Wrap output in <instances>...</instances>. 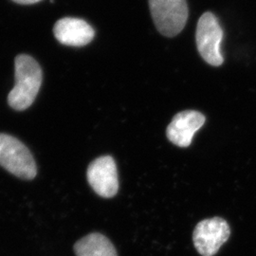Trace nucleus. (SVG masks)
I'll list each match as a JSON object with an SVG mask.
<instances>
[{"label": "nucleus", "instance_id": "nucleus-4", "mask_svg": "<svg viewBox=\"0 0 256 256\" xmlns=\"http://www.w3.org/2000/svg\"><path fill=\"white\" fill-rule=\"evenodd\" d=\"M151 16L156 30L166 37L182 32L188 19L186 0H149Z\"/></svg>", "mask_w": 256, "mask_h": 256}, {"label": "nucleus", "instance_id": "nucleus-3", "mask_svg": "<svg viewBox=\"0 0 256 256\" xmlns=\"http://www.w3.org/2000/svg\"><path fill=\"white\" fill-rule=\"evenodd\" d=\"M224 37L220 20L210 12H206L198 19L196 41L203 60L214 66H220L224 62L220 46Z\"/></svg>", "mask_w": 256, "mask_h": 256}, {"label": "nucleus", "instance_id": "nucleus-2", "mask_svg": "<svg viewBox=\"0 0 256 256\" xmlns=\"http://www.w3.org/2000/svg\"><path fill=\"white\" fill-rule=\"evenodd\" d=\"M0 165L22 180L36 176V160L30 151L16 138L0 134Z\"/></svg>", "mask_w": 256, "mask_h": 256}, {"label": "nucleus", "instance_id": "nucleus-1", "mask_svg": "<svg viewBox=\"0 0 256 256\" xmlns=\"http://www.w3.org/2000/svg\"><path fill=\"white\" fill-rule=\"evenodd\" d=\"M16 84L8 96L10 106L23 111L28 108L40 90L43 74L36 60L27 54H20L14 61Z\"/></svg>", "mask_w": 256, "mask_h": 256}, {"label": "nucleus", "instance_id": "nucleus-7", "mask_svg": "<svg viewBox=\"0 0 256 256\" xmlns=\"http://www.w3.org/2000/svg\"><path fill=\"white\" fill-rule=\"evenodd\" d=\"M205 120V116L198 111L185 110L180 112L167 128V138L176 146H190L194 135L203 126Z\"/></svg>", "mask_w": 256, "mask_h": 256}, {"label": "nucleus", "instance_id": "nucleus-8", "mask_svg": "<svg viewBox=\"0 0 256 256\" xmlns=\"http://www.w3.org/2000/svg\"><path fill=\"white\" fill-rule=\"evenodd\" d=\"M54 36L64 46H84L90 44L95 36V30L84 20L64 18L55 23Z\"/></svg>", "mask_w": 256, "mask_h": 256}, {"label": "nucleus", "instance_id": "nucleus-9", "mask_svg": "<svg viewBox=\"0 0 256 256\" xmlns=\"http://www.w3.org/2000/svg\"><path fill=\"white\" fill-rule=\"evenodd\" d=\"M74 250L76 256H118L112 242L99 232L90 234L78 240Z\"/></svg>", "mask_w": 256, "mask_h": 256}, {"label": "nucleus", "instance_id": "nucleus-6", "mask_svg": "<svg viewBox=\"0 0 256 256\" xmlns=\"http://www.w3.org/2000/svg\"><path fill=\"white\" fill-rule=\"evenodd\" d=\"M86 176L92 189L102 198H111L118 192V171L111 156H104L93 160L88 168Z\"/></svg>", "mask_w": 256, "mask_h": 256}, {"label": "nucleus", "instance_id": "nucleus-5", "mask_svg": "<svg viewBox=\"0 0 256 256\" xmlns=\"http://www.w3.org/2000/svg\"><path fill=\"white\" fill-rule=\"evenodd\" d=\"M230 236L228 222L221 218L200 221L194 230L192 242L202 256H216Z\"/></svg>", "mask_w": 256, "mask_h": 256}, {"label": "nucleus", "instance_id": "nucleus-10", "mask_svg": "<svg viewBox=\"0 0 256 256\" xmlns=\"http://www.w3.org/2000/svg\"><path fill=\"white\" fill-rule=\"evenodd\" d=\"M12 1L22 5H30V4H36L37 2H40L41 0H12Z\"/></svg>", "mask_w": 256, "mask_h": 256}]
</instances>
